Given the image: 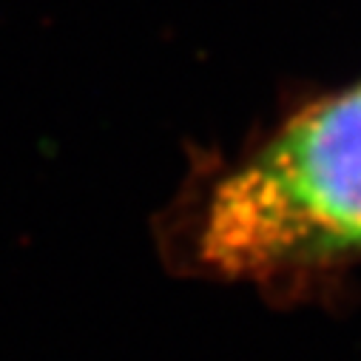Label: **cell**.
<instances>
[{
    "instance_id": "cell-1",
    "label": "cell",
    "mask_w": 361,
    "mask_h": 361,
    "mask_svg": "<svg viewBox=\"0 0 361 361\" xmlns=\"http://www.w3.org/2000/svg\"><path fill=\"white\" fill-rule=\"evenodd\" d=\"M361 256V82L293 114L211 185L194 259L225 279H276Z\"/></svg>"
}]
</instances>
